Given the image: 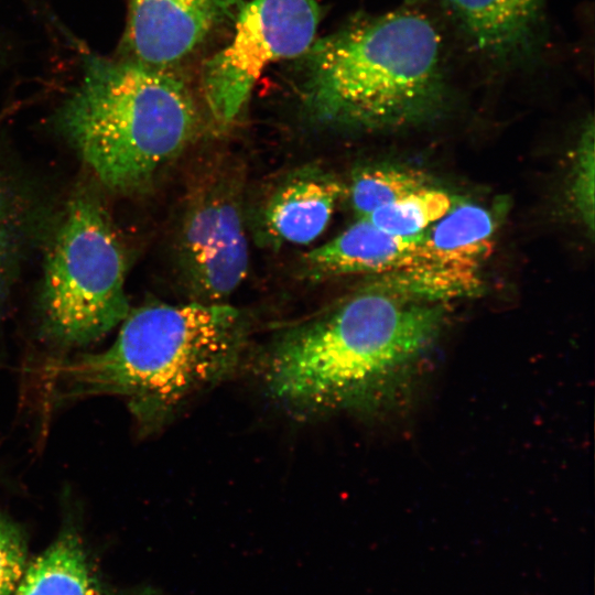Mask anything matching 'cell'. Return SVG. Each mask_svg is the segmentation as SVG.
Instances as JSON below:
<instances>
[{"label":"cell","instance_id":"obj_1","mask_svg":"<svg viewBox=\"0 0 595 595\" xmlns=\"http://www.w3.org/2000/svg\"><path fill=\"white\" fill-rule=\"evenodd\" d=\"M379 283L288 327L259 358L268 394L300 416L377 413L412 385L443 306Z\"/></svg>","mask_w":595,"mask_h":595},{"label":"cell","instance_id":"obj_10","mask_svg":"<svg viewBox=\"0 0 595 595\" xmlns=\"http://www.w3.org/2000/svg\"><path fill=\"white\" fill-rule=\"evenodd\" d=\"M444 12L475 53L507 62L536 45L547 0H440Z\"/></svg>","mask_w":595,"mask_h":595},{"label":"cell","instance_id":"obj_5","mask_svg":"<svg viewBox=\"0 0 595 595\" xmlns=\"http://www.w3.org/2000/svg\"><path fill=\"white\" fill-rule=\"evenodd\" d=\"M122 245L97 198H71L44 262L41 307L47 334L84 346L121 324L129 311Z\"/></svg>","mask_w":595,"mask_h":595},{"label":"cell","instance_id":"obj_9","mask_svg":"<svg viewBox=\"0 0 595 595\" xmlns=\"http://www.w3.org/2000/svg\"><path fill=\"white\" fill-rule=\"evenodd\" d=\"M238 0H130L127 40L139 63L163 67L188 54Z\"/></svg>","mask_w":595,"mask_h":595},{"label":"cell","instance_id":"obj_16","mask_svg":"<svg viewBox=\"0 0 595 595\" xmlns=\"http://www.w3.org/2000/svg\"><path fill=\"white\" fill-rule=\"evenodd\" d=\"M26 547L20 530L0 516V595H11L26 567Z\"/></svg>","mask_w":595,"mask_h":595},{"label":"cell","instance_id":"obj_13","mask_svg":"<svg viewBox=\"0 0 595 595\" xmlns=\"http://www.w3.org/2000/svg\"><path fill=\"white\" fill-rule=\"evenodd\" d=\"M14 595H100L78 539L69 532L25 567Z\"/></svg>","mask_w":595,"mask_h":595},{"label":"cell","instance_id":"obj_18","mask_svg":"<svg viewBox=\"0 0 595 595\" xmlns=\"http://www.w3.org/2000/svg\"><path fill=\"white\" fill-rule=\"evenodd\" d=\"M0 180V286L7 272L12 251L14 224L10 199Z\"/></svg>","mask_w":595,"mask_h":595},{"label":"cell","instance_id":"obj_14","mask_svg":"<svg viewBox=\"0 0 595 595\" xmlns=\"http://www.w3.org/2000/svg\"><path fill=\"white\" fill-rule=\"evenodd\" d=\"M453 205L451 195L426 185L380 207L366 219L388 234L413 237L445 216Z\"/></svg>","mask_w":595,"mask_h":595},{"label":"cell","instance_id":"obj_3","mask_svg":"<svg viewBox=\"0 0 595 595\" xmlns=\"http://www.w3.org/2000/svg\"><path fill=\"white\" fill-rule=\"evenodd\" d=\"M305 53V99L323 122L402 125L435 110L445 93L441 34L411 8L357 18Z\"/></svg>","mask_w":595,"mask_h":595},{"label":"cell","instance_id":"obj_6","mask_svg":"<svg viewBox=\"0 0 595 595\" xmlns=\"http://www.w3.org/2000/svg\"><path fill=\"white\" fill-rule=\"evenodd\" d=\"M320 21L316 0H250L237 15L231 41L203 67L202 89L216 123H231L269 64L305 53Z\"/></svg>","mask_w":595,"mask_h":595},{"label":"cell","instance_id":"obj_15","mask_svg":"<svg viewBox=\"0 0 595 595\" xmlns=\"http://www.w3.org/2000/svg\"><path fill=\"white\" fill-rule=\"evenodd\" d=\"M423 186H426V180L420 172L393 166H369L354 175L349 194L358 218H366L380 207Z\"/></svg>","mask_w":595,"mask_h":595},{"label":"cell","instance_id":"obj_17","mask_svg":"<svg viewBox=\"0 0 595 595\" xmlns=\"http://www.w3.org/2000/svg\"><path fill=\"white\" fill-rule=\"evenodd\" d=\"M573 182V196L577 210L589 230L594 227V129L584 131L578 147Z\"/></svg>","mask_w":595,"mask_h":595},{"label":"cell","instance_id":"obj_2","mask_svg":"<svg viewBox=\"0 0 595 595\" xmlns=\"http://www.w3.org/2000/svg\"><path fill=\"white\" fill-rule=\"evenodd\" d=\"M120 325L107 349L60 370L72 396L125 397L145 426L232 374L247 344L240 312L224 302L148 304Z\"/></svg>","mask_w":595,"mask_h":595},{"label":"cell","instance_id":"obj_19","mask_svg":"<svg viewBox=\"0 0 595 595\" xmlns=\"http://www.w3.org/2000/svg\"><path fill=\"white\" fill-rule=\"evenodd\" d=\"M407 1L410 2V3H413V2H415L416 0H407Z\"/></svg>","mask_w":595,"mask_h":595},{"label":"cell","instance_id":"obj_12","mask_svg":"<svg viewBox=\"0 0 595 595\" xmlns=\"http://www.w3.org/2000/svg\"><path fill=\"white\" fill-rule=\"evenodd\" d=\"M490 213L473 203H458L424 231L434 263L467 294L479 291V269L494 247Z\"/></svg>","mask_w":595,"mask_h":595},{"label":"cell","instance_id":"obj_4","mask_svg":"<svg viewBox=\"0 0 595 595\" xmlns=\"http://www.w3.org/2000/svg\"><path fill=\"white\" fill-rule=\"evenodd\" d=\"M191 93L176 75L139 62L91 56L62 104L57 127L105 186L130 192L151 182L197 130Z\"/></svg>","mask_w":595,"mask_h":595},{"label":"cell","instance_id":"obj_8","mask_svg":"<svg viewBox=\"0 0 595 595\" xmlns=\"http://www.w3.org/2000/svg\"><path fill=\"white\" fill-rule=\"evenodd\" d=\"M312 277L385 274L391 286L414 295L426 294L439 282L440 271L424 241L388 234L359 218L332 240L304 255Z\"/></svg>","mask_w":595,"mask_h":595},{"label":"cell","instance_id":"obj_11","mask_svg":"<svg viewBox=\"0 0 595 595\" xmlns=\"http://www.w3.org/2000/svg\"><path fill=\"white\" fill-rule=\"evenodd\" d=\"M343 194L342 183L322 169L295 171L264 204L261 228L277 245L310 244L325 231Z\"/></svg>","mask_w":595,"mask_h":595},{"label":"cell","instance_id":"obj_7","mask_svg":"<svg viewBox=\"0 0 595 595\" xmlns=\"http://www.w3.org/2000/svg\"><path fill=\"white\" fill-rule=\"evenodd\" d=\"M240 184L216 171L190 196L180 235L181 262L202 302H223L248 272L249 251Z\"/></svg>","mask_w":595,"mask_h":595}]
</instances>
